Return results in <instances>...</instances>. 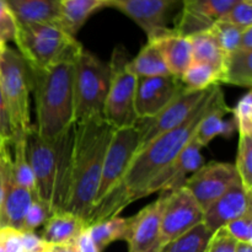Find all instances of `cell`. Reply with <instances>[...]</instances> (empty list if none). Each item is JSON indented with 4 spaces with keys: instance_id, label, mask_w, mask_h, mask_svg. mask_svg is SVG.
<instances>
[{
    "instance_id": "51",
    "label": "cell",
    "mask_w": 252,
    "mask_h": 252,
    "mask_svg": "<svg viewBox=\"0 0 252 252\" xmlns=\"http://www.w3.org/2000/svg\"><path fill=\"white\" fill-rule=\"evenodd\" d=\"M22 252H30V251H22Z\"/></svg>"
},
{
    "instance_id": "47",
    "label": "cell",
    "mask_w": 252,
    "mask_h": 252,
    "mask_svg": "<svg viewBox=\"0 0 252 252\" xmlns=\"http://www.w3.org/2000/svg\"><path fill=\"white\" fill-rule=\"evenodd\" d=\"M6 149H7V145H5L4 143H2V140L0 139V155H1Z\"/></svg>"
},
{
    "instance_id": "3",
    "label": "cell",
    "mask_w": 252,
    "mask_h": 252,
    "mask_svg": "<svg viewBox=\"0 0 252 252\" xmlns=\"http://www.w3.org/2000/svg\"><path fill=\"white\" fill-rule=\"evenodd\" d=\"M74 126L54 140L42 138L34 126L26 135V154L33 175L34 196L47 204L52 213L65 212Z\"/></svg>"
},
{
    "instance_id": "9",
    "label": "cell",
    "mask_w": 252,
    "mask_h": 252,
    "mask_svg": "<svg viewBox=\"0 0 252 252\" xmlns=\"http://www.w3.org/2000/svg\"><path fill=\"white\" fill-rule=\"evenodd\" d=\"M160 249L203 223V209L185 186L162 192Z\"/></svg>"
},
{
    "instance_id": "19",
    "label": "cell",
    "mask_w": 252,
    "mask_h": 252,
    "mask_svg": "<svg viewBox=\"0 0 252 252\" xmlns=\"http://www.w3.org/2000/svg\"><path fill=\"white\" fill-rule=\"evenodd\" d=\"M252 192L236 184L203 211V224L212 234L252 211Z\"/></svg>"
},
{
    "instance_id": "7",
    "label": "cell",
    "mask_w": 252,
    "mask_h": 252,
    "mask_svg": "<svg viewBox=\"0 0 252 252\" xmlns=\"http://www.w3.org/2000/svg\"><path fill=\"white\" fill-rule=\"evenodd\" d=\"M111 80L110 63L83 51L74 62L73 95L75 123L102 117Z\"/></svg>"
},
{
    "instance_id": "27",
    "label": "cell",
    "mask_w": 252,
    "mask_h": 252,
    "mask_svg": "<svg viewBox=\"0 0 252 252\" xmlns=\"http://www.w3.org/2000/svg\"><path fill=\"white\" fill-rule=\"evenodd\" d=\"M192 47V59L197 63L208 64L220 71L223 69L226 54L221 51L219 44L208 31L198 32L189 36Z\"/></svg>"
},
{
    "instance_id": "50",
    "label": "cell",
    "mask_w": 252,
    "mask_h": 252,
    "mask_svg": "<svg viewBox=\"0 0 252 252\" xmlns=\"http://www.w3.org/2000/svg\"><path fill=\"white\" fill-rule=\"evenodd\" d=\"M4 44H5V43H4V42H2V41H1V39H0V47H1V46H4Z\"/></svg>"
},
{
    "instance_id": "1",
    "label": "cell",
    "mask_w": 252,
    "mask_h": 252,
    "mask_svg": "<svg viewBox=\"0 0 252 252\" xmlns=\"http://www.w3.org/2000/svg\"><path fill=\"white\" fill-rule=\"evenodd\" d=\"M219 89V85L209 89L203 100L182 125L155 138L134 155L120 184L94 207L88 225L117 217L132 202L144 198L145 189L150 182L159 176L191 142L197 126L211 108Z\"/></svg>"
},
{
    "instance_id": "18",
    "label": "cell",
    "mask_w": 252,
    "mask_h": 252,
    "mask_svg": "<svg viewBox=\"0 0 252 252\" xmlns=\"http://www.w3.org/2000/svg\"><path fill=\"white\" fill-rule=\"evenodd\" d=\"M202 147L192 138L191 142L180 152L176 159L155 177L145 189L144 197L155 192H166L184 186L189 175L196 172L203 166V158L201 154Z\"/></svg>"
},
{
    "instance_id": "6",
    "label": "cell",
    "mask_w": 252,
    "mask_h": 252,
    "mask_svg": "<svg viewBox=\"0 0 252 252\" xmlns=\"http://www.w3.org/2000/svg\"><path fill=\"white\" fill-rule=\"evenodd\" d=\"M30 89L29 65L21 54L7 44L0 47V93L9 112L14 139L26 137L33 128L30 115Z\"/></svg>"
},
{
    "instance_id": "11",
    "label": "cell",
    "mask_w": 252,
    "mask_h": 252,
    "mask_svg": "<svg viewBox=\"0 0 252 252\" xmlns=\"http://www.w3.org/2000/svg\"><path fill=\"white\" fill-rule=\"evenodd\" d=\"M208 90L191 91L185 89L174 101H171L157 116L147 118V120H138L135 123V127L139 130L138 152L147 147L159 135L170 132L182 125L193 112L194 108L198 106V103L203 100Z\"/></svg>"
},
{
    "instance_id": "43",
    "label": "cell",
    "mask_w": 252,
    "mask_h": 252,
    "mask_svg": "<svg viewBox=\"0 0 252 252\" xmlns=\"http://www.w3.org/2000/svg\"><path fill=\"white\" fill-rule=\"evenodd\" d=\"M74 248L76 252H100L89 234L88 226L81 231L80 235L74 241Z\"/></svg>"
},
{
    "instance_id": "30",
    "label": "cell",
    "mask_w": 252,
    "mask_h": 252,
    "mask_svg": "<svg viewBox=\"0 0 252 252\" xmlns=\"http://www.w3.org/2000/svg\"><path fill=\"white\" fill-rule=\"evenodd\" d=\"M212 235L213 234L202 223L165 245L160 252H206Z\"/></svg>"
},
{
    "instance_id": "32",
    "label": "cell",
    "mask_w": 252,
    "mask_h": 252,
    "mask_svg": "<svg viewBox=\"0 0 252 252\" xmlns=\"http://www.w3.org/2000/svg\"><path fill=\"white\" fill-rule=\"evenodd\" d=\"M207 31L213 36L221 51L225 54H229L239 48V42H240V37L244 30L230 22L219 20L216 24L212 25Z\"/></svg>"
},
{
    "instance_id": "25",
    "label": "cell",
    "mask_w": 252,
    "mask_h": 252,
    "mask_svg": "<svg viewBox=\"0 0 252 252\" xmlns=\"http://www.w3.org/2000/svg\"><path fill=\"white\" fill-rule=\"evenodd\" d=\"M220 84L250 89L252 86V52L236 49L225 56Z\"/></svg>"
},
{
    "instance_id": "17",
    "label": "cell",
    "mask_w": 252,
    "mask_h": 252,
    "mask_svg": "<svg viewBox=\"0 0 252 252\" xmlns=\"http://www.w3.org/2000/svg\"><path fill=\"white\" fill-rule=\"evenodd\" d=\"M236 0H184L175 31L182 36H191L207 31L223 19Z\"/></svg>"
},
{
    "instance_id": "23",
    "label": "cell",
    "mask_w": 252,
    "mask_h": 252,
    "mask_svg": "<svg viewBox=\"0 0 252 252\" xmlns=\"http://www.w3.org/2000/svg\"><path fill=\"white\" fill-rule=\"evenodd\" d=\"M86 223L79 217L69 212H57L44 223L41 236L48 245H68L76 240Z\"/></svg>"
},
{
    "instance_id": "4",
    "label": "cell",
    "mask_w": 252,
    "mask_h": 252,
    "mask_svg": "<svg viewBox=\"0 0 252 252\" xmlns=\"http://www.w3.org/2000/svg\"><path fill=\"white\" fill-rule=\"evenodd\" d=\"M74 62H62L44 69L29 68L36 103L34 129L47 140L57 139L75 125Z\"/></svg>"
},
{
    "instance_id": "24",
    "label": "cell",
    "mask_w": 252,
    "mask_h": 252,
    "mask_svg": "<svg viewBox=\"0 0 252 252\" xmlns=\"http://www.w3.org/2000/svg\"><path fill=\"white\" fill-rule=\"evenodd\" d=\"M106 2L100 0H62L58 26L69 36L75 37L89 17Z\"/></svg>"
},
{
    "instance_id": "29",
    "label": "cell",
    "mask_w": 252,
    "mask_h": 252,
    "mask_svg": "<svg viewBox=\"0 0 252 252\" xmlns=\"http://www.w3.org/2000/svg\"><path fill=\"white\" fill-rule=\"evenodd\" d=\"M180 79L186 90L204 91L220 84V71L208 64L192 62Z\"/></svg>"
},
{
    "instance_id": "33",
    "label": "cell",
    "mask_w": 252,
    "mask_h": 252,
    "mask_svg": "<svg viewBox=\"0 0 252 252\" xmlns=\"http://www.w3.org/2000/svg\"><path fill=\"white\" fill-rule=\"evenodd\" d=\"M235 169L246 191L252 192V135L239 137Z\"/></svg>"
},
{
    "instance_id": "42",
    "label": "cell",
    "mask_w": 252,
    "mask_h": 252,
    "mask_svg": "<svg viewBox=\"0 0 252 252\" xmlns=\"http://www.w3.org/2000/svg\"><path fill=\"white\" fill-rule=\"evenodd\" d=\"M21 235L24 251L42 252L46 249L47 244L34 231H21Z\"/></svg>"
},
{
    "instance_id": "16",
    "label": "cell",
    "mask_w": 252,
    "mask_h": 252,
    "mask_svg": "<svg viewBox=\"0 0 252 252\" xmlns=\"http://www.w3.org/2000/svg\"><path fill=\"white\" fill-rule=\"evenodd\" d=\"M164 204V194L153 203L128 218V226L125 241L128 244V252H160V220Z\"/></svg>"
},
{
    "instance_id": "45",
    "label": "cell",
    "mask_w": 252,
    "mask_h": 252,
    "mask_svg": "<svg viewBox=\"0 0 252 252\" xmlns=\"http://www.w3.org/2000/svg\"><path fill=\"white\" fill-rule=\"evenodd\" d=\"M42 252H76L75 248L73 244H68V245H48L47 244L46 249Z\"/></svg>"
},
{
    "instance_id": "38",
    "label": "cell",
    "mask_w": 252,
    "mask_h": 252,
    "mask_svg": "<svg viewBox=\"0 0 252 252\" xmlns=\"http://www.w3.org/2000/svg\"><path fill=\"white\" fill-rule=\"evenodd\" d=\"M16 29L17 24L14 15L11 14L4 0H0V39L5 44L14 42Z\"/></svg>"
},
{
    "instance_id": "44",
    "label": "cell",
    "mask_w": 252,
    "mask_h": 252,
    "mask_svg": "<svg viewBox=\"0 0 252 252\" xmlns=\"http://www.w3.org/2000/svg\"><path fill=\"white\" fill-rule=\"evenodd\" d=\"M238 49L246 52H252V26L248 27V29H245L243 31Z\"/></svg>"
},
{
    "instance_id": "49",
    "label": "cell",
    "mask_w": 252,
    "mask_h": 252,
    "mask_svg": "<svg viewBox=\"0 0 252 252\" xmlns=\"http://www.w3.org/2000/svg\"><path fill=\"white\" fill-rule=\"evenodd\" d=\"M100 1H103V2H106V4H107V2L111 1V0H100Z\"/></svg>"
},
{
    "instance_id": "48",
    "label": "cell",
    "mask_w": 252,
    "mask_h": 252,
    "mask_svg": "<svg viewBox=\"0 0 252 252\" xmlns=\"http://www.w3.org/2000/svg\"><path fill=\"white\" fill-rule=\"evenodd\" d=\"M1 194H2V184H1V175H0V202H1Z\"/></svg>"
},
{
    "instance_id": "37",
    "label": "cell",
    "mask_w": 252,
    "mask_h": 252,
    "mask_svg": "<svg viewBox=\"0 0 252 252\" xmlns=\"http://www.w3.org/2000/svg\"><path fill=\"white\" fill-rule=\"evenodd\" d=\"M223 229L238 243L252 244V211L228 223Z\"/></svg>"
},
{
    "instance_id": "40",
    "label": "cell",
    "mask_w": 252,
    "mask_h": 252,
    "mask_svg": "<svg viewBox=\"0 0 252 252\" xmlns=\"http://www.w3.org/2000/svg\"><path fill=\"white\" fill-rule=\"evenodd\" d=\"M21 231L0 229V252H22Z\"/></svg>"
},
{
    "instance_id": "46",
    "label": "cell",
    "mask_w": 252,
    "mask_h": 252,
    "mask_svg": "<svg viewBox=\"0 0 252 252\" xmlns=\"http://www.w3.org/2000/svg\"><path fill=\"white\" fill-rule=\"evenodd\" d=\"M235 252H252V244L238 243Z\"/></svg>"
},
{
    "instance_id": "8",
    "label": "cell",
    "mask_w": 252,
    "mask_h": 252,
    "mask_svg": "<svg viewBox=\"0 0 252 252\" xmlns=\"http://www.w3.org/2000/svg\"><path fill=\"white\" fill-rule=\"evenodd\" d=\"M111 80L102 118L115 129L134 127V96L138 78L129 66L125 49L116 48L110 62Z\"/></svg>"
},
{
    "instance_id": "35",
    "label": "cell",
    "mask_w": 252,
    "mask_h": 252,
    "mask_svg": "<svg viewBox=\"0 0 252 252\" xmlns=\"http://www.w3.org/2000/svg\"><path fill=\"white\" fill-rule=\"evenodd\" d=\"M223 21L230 22L245 30L252 26V0H236L223 16Z\"/></svg>"
},
{
    "instance_id": "13",
    "label": "cell",
    "mask_w": 252,
    "mask_h": 252,
    "mask_svg": "<svg viewBox=\"0 0 252 252\" xmlns=\"http://www.w3.org/2000/svg\"><path fill=\"white\" fill-rule=\"evenodd\" d=\"M2 194L0 202V229H14L22 231L27 211L34 198L29 189L19 186L12 176L11 155L5 150L0 155Z\"/></svg>"
},
{
    "instance_id": "5",
    "label": "cell",
    "mask_w": 252,
    "mask_h": 252,
    "mask_svg": "<svg viewBox=\"0 0 252 252\" xmlns=\"http://www.w3.org/2000/svg\"><path fill=\"white\" fill-rule=\"evenodd\" d=\"M14 43L31 69L74 62L83 46L56 24L17 25Z\"/></svg>"
},
{
    "instance_id": "22",
    "label": "cell",
    "mask_w": 252,
    "mask_h": 252,
    "mask_svg": "<svg viewBox=\"0 0 252 252\" xmlns=\"http://www.w3.org/2000/svg\"><path fill=\"white\" fill-rule=\"evenodd\" d=\"M229 112H231V108L226 105L223 91L219 89L211 108L207 111L197 126L193 139L203 148L207 147L218 135L230 134L233 130L231 123L224 121V116Z\"/></svg>"
},
{
    "instance_id": "39",
    "label": "cell",
    "mask_w": 252,
    "mask_h": 252,
    "mask_svg": "<svg viewBox=\"0 0 252 252\" xmlns=\"http://www.w3.org/2000/svg\"><path fill=\"white\" fill-rule=\"evenodd\" d=\"M238 241L225 233L223 228L213 233L206 252H235Z\"/></svg>"
},
{
    "instance_id": "34",
    "label": "cell",
    "mask_w": 252,
    "mask_h": 252,
    "mask_svg": "<svg viewBox=\"0 0 252 252\" xmlns=\"http://www.w3.org/2000/svg\"><path fill=\"white\" fill-rule=\"evenodd\" d=\"M231 112L235 116L236 128L240 135H252V94L248 91L239 100Z\"/></svg>"
},
{
    "instance_id": "12",
    "label": "cell",
    "mask_w": 252,
    "mask_h": 252,
    "mask_svg": "<svg viewBox=\"0 0 252 252\" xmlns=\"http://www.w3.org/2000/svg\"><path fill=\"white\" fill-rule=\"evenodd\" d=\"M240 182L235 165L213 161L201 166L191 176L187 177L184 186L204 211L216 199Z\"/></svg>"
},
{
    "instance_id": "31",
    "label": "cell",
    "mask_w": 252,
    "mask_h": 252,
    "mask_svg": "<svg viewBox=\"0 0 252 252\" xmlns=\"http://www.w3.org/2000/svg\"><path fill=\"white\" fill-rule=\"evenodd\" d=\"M11 144L14 145V157H11V170L14 180L19 186L29 189L34 194L33 175H32L26 154V137L16 138L12 140Z\"/></svg>"
},
{
    "instance_id": "15",
    "label": "cell",
    "mask_w": 252,
    "mask_h": 252,
    "mask_svg": "<svg viewBox=\"0 0 252 252\" xmlns=\"http://www.w3.org/2000/svg\"><path fill=\"white\" fill-rule=\"evenodd\" d=\"M179 0H111L106 6L120 10L132 19L148 39H154L169 31L167 17Z\"/></svg>"
},
{
    "instance_id": "26",
    "label": "cell",
    "mask_w": 252,
    "mask_h": 252,
    "mask_svg": "<svg viewBox=\"0 0 252 252\" xmlns=\"http://www.w3.org/2000/svg\"><path fill=\"white\" fill-rule=\"evenodd\" d=\"M129 66L137 78L171 75L161 52L153 41H148L139 53L129 61Z\"/></svg>"
},
{
    "instance_id": "14",
    "label": "cell",
    "mask_w": 252,
    "mask_h": 252,
    "mask_svg": "<svg viewBox=\"0 0 252 252\" xmlns=\"http://www.w3.org/2000/svg\"><path fill=\"white\" fill-rule=\"evenodd\" d=\"M184 90L181 79L174 75L138 78L134 96L137 120H147L157 116Z\"/></svg>"
},
{
    "instance_id": "10",
    "label": "cell",
    "mask_w": 252,
    "mask_h": 252,
    "mask_svg": "<svg viewBox=\"0 0 252 252\" xmlns=\"http://www.w3.org/2000/svg\"><path fill=\"white\" fill-rule=\"evenodd\" d=\"M139 148L137 127L115 129L106 152L95 204L102 201L121 182ZM94 209V208H93Z\"/></svg>"
},
{
    "instance_id": "28",
    "label": "cell",
    "mask_w": 252,
    "mask_h": 252,
    "mask_svg": "<svg viewBox=\"0 0 252 252\" xmlns=\"http://www.w3.org/2000/svg\"><path fill=\"white\" fill-rule=\"evenodd\" d=\"M127 226L128 218L112 217L90 224L88 225V230L95 245L97 246L100 252H102L113 241L125 240Z\"/></svg>"
},
{
    "instance_id": "36",
    "label": "cell",
    "mask_w": 252,
    "mask_h": 252,
    "mask_svg": "<svg viewBox=\"0 0 252 252\" xmlns=\"http://www.w3.org/2000/svg\"><path fill=\"white\" fill-rule=\"evenodd\" d=\"M52 214L51 208L34 197L25 217L22 231H36L37 228L44 225Z\"/></svg>"
},
{
    "instance_id": "20",
    "label": "cell",
    "mask_w": 252,
    "mask_h": 252,
    "mask_svg": "<svg viewBox=\"0 0 252 252\" xmlns=\"http://www.w3.org/2000/svg\"><path fill=\"white\" fill-rule=\"evenodd\" d=\"M148 41H153L157 44L164 57L170 74L176 78H181L182 74L193 62L189 38L177 33L174 29H170L157 38L148 39Z\"/></svg>"
},
{
    "instance_id": "21",
    "label": "cell",
    "mask_w": 252,
    "mask_h": 252,
    "mask_svg": "<svg viewBox=\"0 0 252 252\" xmlns=\"http://www.w3.org/2000/svg\"><path fill=\"white\" fill-rule=\"evenodd\" d=\"M17 25L58 24L62 0H4Z\"/></svg>"
},
{
    "instance_id": "41",
    "label": "cell",
    "mask_w": 252,
    "mask_h": 252,
    "mask_svg": "<svg viewBox=\"0 0 252 252\" xmlns=\"http://www.w3.org/2000/svg\"><path fill=\"white\" fill-rule=\"evenodd\" d=\"M0 139L2 140L5 145H9L14 139V133H12L11 122H10V116L7 112L6 105L4 102L1 93H0Z\"/></svg>"
},
{
    "instance_id": "2",
    "label": "cell",
    "mask_w": 252,
    "mask_h": 252,
    "mask_svg": "<svg viewBox=\"0 0 252 252\" xmlns=\"http://www.w3.org/2000/svg\"><path fill=\"white\" fill-rule=\"evenodd\" d=\"M115 128L102 117L74 126L70 180L65 212L83 219L88 225L100 185L106 152Z\"/></svg>"
}]
</instances>
